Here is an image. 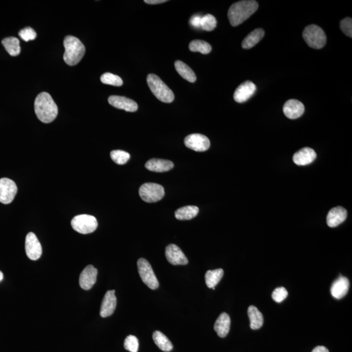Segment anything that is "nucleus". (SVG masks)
<instances>
[{"instance_id": "obj_1", "label": "nucleus", "mask_w": 352, "mask_h": 352, "mask_svg": "<svg viewBox=\"0 0 352 352\" xmlns=\"http://www.w3.org/2000/svg\"><path fill=\"white\" fill-rule=\"evenodd\" d=\"M34 108L37 118L43 123H51L57 117V104L48 93L42 92L37 95Z\"/></svg>"}, {"instance_id": "obj_2", "label": "nucleus", "mask_w": 352, "mask_h": 352, "mask_svg": "<svg viewBox=\"0 0 352 352\" xmlns=\"http://www.w3.org/2000/svg\"><path fill=\"white\" fill-rule=\"evenodd\" d=\"M258 9V2L252 0L240 1L233 4L228 12V19L231 25L237 26L242 24L253 15Z\"/></svg>"}, {"instance_id": "obj_3", "label": "nucleus", "mask_w": 352, "mask_h": 352, "mask_svg": "<svg viewBox=\"0 0 352 352\" xmlns=\"http://www.w3.org/2000/svg\"><path fill=\"white\" fill-rule=\"evenodd\" d=\"M64 62L70 66L78 64L85 55L86 48L80 39L76 37L67 36L64 41Z\"/></svg>"}, {"instance_id": "obj_4", "label": "nucleus", "mask_w": 352, "mask_h": 352, "mask_svg": "<svg viewBox=\"0 0 352 352\" xmlns=\"http://www.w3.org/2000/svg\"><path fill=\"white\" fill-rule=\"evenodd\" d=\"M149 88L159 101L170 103L174 101L173 92L165 85L164 82L155 74H150L147 77Z\"/></svg>"}, {"instance_id": "obj_5", "label": "nucleus", "mask_w": 352, "mask_h": 352, "mask_svg": "<svg viewBox=\"0 0 352 352\" xmlns=\"http://www.w3.org/2000/svg\"><path fill=\"white\" fill-rule=\"evenodd\" d=\"M303 37L308 45L312 48L321 49L327 42L325 32L318 25L312 24L305 28Z\"/></svg>"}, {"instance_id": "obj_6", "label": "nucleus", "mask_w": 352, "mask_h": 352, "mask_svg": "<svg viewBox=\"0 0 352 352\" xmlns=\"http://www.w3.org/2000/svg\"><path fill=\"white\" fill-rule=\"evenodd\" d=\"M71 226L77 232L88 234L97 229L98 223L95 216L90 214H79L74 216L71 221Z\"/></svg>"}, {"instance_id": "obj_7", "label": "nucleus", "mask_w": 352, "mask_h": 352, "mask_svg": "<svg viewBox=\"0 0 352 352\" xmlns=\"http://www.w3.org/2000/svg\"><path fill=\"white\" fill-rule=\"evenodd\" d=\"M139 195L144 202L154 203L159 201L165 196L162 185L154 183L143 184L139 188Z\"/></svg>"}, {"instance_id": "obj_8", "label": "nucleus", "mask_w": 352, "mask_h": 352, "mask_svg": "<svg viewBox=\"0 0 352 352\" xmlns=\"http://www.w3.org/2000/svg\"><path fill=\"white\" fill-rule=\"evenodd\" d=\"M137 265H138L140 277L143 283L151 290H156L158 288L159 283L148 261L144 258H140L137 262Z\"/></svg>"}, {"instance_id": "obj_9", "label": "nucleus", "mask_w": 352, "mask_h": 352, "mask_svg": "<svg viewBox=\"0 0 352 352\" xmlns=\"http://www.w3.org/2000/svg\"><path fill=\"white\" fill-rule=\"evenodd\" d=\"M18 188L16 183L9 178L0 179V202L8 204L13 201Z\"/></svg>"}, {"instance_id": "obj_10", "label": "nucleus", "mask_w": 352, "mask_h": 352, "mask_svg": "<svg viewBox=\"0 0 352 352\" xmlns=\"http://www.w3.org/2000/svg\"><path fill=\"white\" fill-rule=\"evenodd\" d=\"M186 147L191 150L203 152L210 147V141L207 137L201 134H191L186 137L184 141Z\"/></svg>"}, {"instance_id": "obj_11", "label": "nucleus", "mask_w": 352, "mask_h": 352, "mask_svg": "<svg viewBox=\"0 0 352 352\" xmlns=\"http://www.w3.org/2000/svg\"><path fill=\"white\" fill-rule=\"evenodd\" d=\"M25 253L28 257L32 260H37L40 258L42 255V247L36 235L30 232L25 237Z\"/></svg>"}, {"instance_id": "obj_12", "label": "nucleus", "mask_w": 352, "mask_h": 352, "mask_svg": "<svg viewBox=\"0 0 352 352\" xmlns=\"http://www.w3.org/2000/svg\"><path fill=\"white\" fill-rule=\"evenodd\" d=\"M165 255L169 263L174 265H186L188 261L185 254L176 245L170 244L165 251Z\"/></svg>"}, {"instance_id": "obj_13", "label": "nucleus", "mask_w": 352, "mask_h": 352, "mask_svg": "<svg viewBox=\"0 0 352 352\" xmlns=\"http://www.w3.org/2000/svg\"><path fill=\"white\" fill-rule=\"evenodd\" d=\"M256 90V86L251 81H246L240 85L235 90L234 99L235 101L242 103L248 101L253 96Z\"/></svg>"}, {"instance_id": "obj_14", "label": "nucleus", "mask_w": 352, "mask_h": 352, "mask_svg": "<svg viewBox=\"0 0 352 352\" xmlns=\"http://www.w3.org/2000/svg\"><path fill=\"white\" fill-rule=\"evenodd\" d=\"M98 271L92 265H88L81 273L79 284L84 290H89L96 283Z\"/></svg>"}, {"instance_id": "obj_15", "label": "nucleus", "mask_w": 352, "mask_h": 352, "mask_svg": "<svg viewBox=\"0 0 352 352\" xmlns=\"http://www.w3.org/2000/svg\"><path fill=\"white\" fill-rule=\"evenodd\" d=\"M109 102L116 109L124 110L130 113H134L138 110V104L137 102L125 97L112 95L109 98Z\"/></svg>"}, {"instance_id": "obj_16", "label": "nucleus", "mask_w": 352, "mask_h": 352, "mask_svg": "<svg viewBox=\"0 0 352 352\" xmlns=\"http://www.w3.org/2000/svg\"><path fill=\"white\" fill-rule=\"evenodd\" d=\"M284 115L291 120L301 117L305 112L304 104L295 99H290L285 102L283 106Z\"/></svg>"}, {"instance_id": "obj_17", "label": "nucleus", "mask_w": 352, "mask_h": 352, "mask_svg": "<svg viewBox=\"0 0 352 352\" xmlns=\"http://www.w3.org/2000/svg\"><path fill=\"white\" fill-rule=\"evenodd\" d=\"M117 299L115 295V290L107 291L102 300L100 315L102 318L111 316L115 311Z\"/></svg>"}, {"instance_id": "obj_18", "label": "nucleus", "mask_w": 352, "mask_h": 352, "mask_svg": "<svg viewBox=\"0 0 352 352\" xmlns=\"http://www.w3.org/2000/svg\"><path fill=\"white\" fill-rule=\"evenodd\" d=\"M347 218L346 209L341 206L333 207L328 214L327 224L329 227L334 228L344 222Z\"/></svg>"}, {"instance_id": "obj_19", "label": "nucleus", "mask_w": 352, "mask_h": 352, "mask_svg": "<svg viewBox=\"0 0 352 352\" xmlns=\"http://www.w3.org/2000/svg\"><path fill=\"white\" fill-rule=\"evenodd\" d=\"M315 151L310 148H304L293 155V160L295 164L299 166H305L311 164L316 158Z\"/></svg>"}, {"instance_id": "obj_20", "label": "nucleus", "mask_w": 352, "mask_h": 352, "mask_svg": "<svg viewBox=\"0 0 352 352\" xmlns=\"http://www.w3.org/2000/svg\"><path fill=\"white\" fill-rule=\"evenodd\" d=\"M349 282L346 277L340 276L335 280L331 287V293L337 300L342 299L349 290Z\"/></svg>"}, {"instance_id": "obj_21", "label": "nucleus", "mask_w": 352, "mask_h": 352, "mask_svg": "<svg viewBox=\"0 0 352 352\" xmlns=\"http://www.w3.org/2000/svg\"><path fill=\"white\" fill-rule=\"evenodd\" d=\"M174 163L169 160L151 158L146 163L147 169L151 172H165L173 169Z\"/></svg>"}, {"instance_id": "obj_22", "label": "nucleus", "mask_w": 352, "mask_h": 352, "mask_svg": "<svg viewBox=\"0 0 352 352\" xmlns=\"http://www.w3.org/2000/svg\"><path fill=\"white\" fill-rule=\"evenodd\" d=\"M231 320L229 315L226 312H223L216 319L214 325V330L218 333V336L225 338L230 332Z\"/></svg>"}, {"instance_id": "obj_23", "label": "nucleus", "mask_w": 352, "mask_h": 352, "mask_svg": "<svg viewBox=\"0 0 352 352\" xmlns=\"http://www.w3.org/2000/svg\"><path fill=\"white\" fill-rule=\"evenodd\" d=\"M264 35V30L262 29L253 30L242 42V47L244 49H250L254 47L262 40Z\"/></svg>"}, {"instance_id": "obj_24", "label": "nucleus", "mask_w": 352, "mask_h": 352, "mask_svg": "<svg viewBox=\"0 0 352 352\" xmlns=\"http://www.w3.org/2000/svg\"><path fill=\"white\" fill-rule=\"evenodd\" d=\"M199 207L195 206H187L181 207L175 212V216L180 221L191 220L199 214Z\"/></svg>"}, {"instance_id": "obj_25", "label": "nucleus", "mask_w": 352, "mask_h": 352, "mask_svg": "<svg viewBox=\"0 0 352 352\" xmlns=\"http://www.w3.org/2000/svg\"><path fill=\"white\" fill-rule=\"evenodd\" d=\"M175 68H176L179 75L183 77L186 80L189 82V83H193L197 80V76H196L194 71L185 63L178 60V61L175 62Z\"/></svg>"}, {"instance_id": "obj_26", "label": "nucleus", "mask_w": 352, "mask_h": 352, "mask_svg": "<svg viewBox=\"0 0 352 352\" xmlns=\"http://www.w3.org/2000/svg\"><path fill=\"white\" fill-rule=\"evenodd\" d=\"M248 315L250 319V327L252 330H258L262 327L263 317L259 310L255 306H250L248 309Z\"/></svg>"}, {"instance_id": "obj_27", "label": "nucleus", "mask_w": 352, "mask_h": 352, "mask_svg": "<svg viewBox=\"0 0 352 352\" xmlns=\"http://www.w3.org/2000/svg\"><path fill=\"white\" fill-rule=\"evenodd\" d=\"M224 276V271L222 269L209 270L205 276L206 284L207 287L215 290V286L218 285Z\"/></svg>"}, {"instance_id": "obj_28", "label": "nucleus", "mask_w": 352, "mask_h": 352, "mask_svg": "<svg viewBox=\"0 0 352 352\" xmlns=\"http://www.w3.org/2000/svg\"><path fill=\"white\" fill-rule=\"evenodd\" d=\"M2 45L6 48L11 57H16L20 53V41L17 38L14 37H7L2 42Z\"/></svg>"}, {"instance_id": "obj_29", "label": "nucleus", "mask_w": 352, "mask_h": 352, "mask_svg": "<svg viewBox=\"0 0 352 352\" xmlns=\"http://www.w3.org/2000/svg\"><path fill=\"white\" fill-rule=\"evenodd\" d=\"M153 339L157 346L161 350L169 352L173 349V345L166 335L163 334L159 331H155L153 334Z\"/></svg>"}, {"instance_id": "obj_30", "label": "nucleus", "mask_w": 352, "mask_h": 352, "mask_svg": "<svg viewBox=\"0 0 352 352\" xmlns=\"http://www.w3.org/2000/svg\"><path fill=\"white\" fill-rule=\"evenodd\" d=\"M189 49L192 52H199L203 55H207L212 50L211 46L208 43L198 39L191 42Z\"/></svg>"}, {"instance_id": "obj_31", "label": "nucleus", "mask_w": 352, "mask_h": 352, "mask_svg": "<svg viewBox=\"0 0 352 352\" xmlns=\"http://www.w3.org/2000/svg\"><path fill=\"white\" fill-rule=\"evenodd\" d=\"M216 24H218V22H216L215 17L210 14H207V15L202 16L200 28L205 31L211 32L215 29Z\"/></svg>"}, {"instance_id": "obj_32", "label": "nucleus", "mask_w": 352, "mask_h": 352, "mask_svg": "<svg viewBox=\"0 0 352 352\" xmlns=\"http://www.w3.org/2000/svg\"><path fill=\"white\" fill-rule=\"evenodd\" d=\"M111 157L116 164L123 165L126 164L130 158V154L122 150H114L111 151Z\"/></svg>"}, {"instance_id": "obj_33", "label": "nucleus", "mask_w": 352, "mask_h": 352, "mask_svg": "<svg viewBox=\"0 0 352 352\" xmlns=\"http://www.w3.org/2000/svg\"><path fill=\"white\" fill-rule=\"evenodd\" d=\"M101 81L104 85L114 86H121L123 85L122 79L120 76L113 73H106L101 76Z\"/></svg>"}, {"instance_id": "obj_34", "label": "nucleus", "mask_w": 352, "mask_h": 352, "mask_svg": "<svg viewBox=\"0 0 352 352\" xmlns=\"http://www.w3.org/2000/svg\"><path fill=\"white\" fill-rule=\"evenodd\" d=\"M139 347V340L134 335H129L126 338L124 348L130 352H138Z\"/></svg>"}, {"instance_id": "obj_35", "label": "nucleus", "mask_w": 352, "mask_h": 352, "mask_svg": "<svg viewBox=\"0 0 352 352\" xmlns=\"http://www.w3.org/2000/svg\"><path fill=\"white\" fill-rule=\"evenodd\" d=\"M18 35H19L21 39L26 42L34 40L37 37L36 31L30 27L25 28V29L21 30L18 33Z\"/></svg>"}, {"instance_id": "obj_36", "label": "nucleus", "mask_w": 352, "mask_h": 352, "mask_svg": "<svg viewBox=\"0 0 352 352\" xmlns=\"http://www.w3.org/2000/svg\"><path fill=\"white\" fill-rule=\"evenodd\" d=\"M288 291L284 287L277 288L272 293L273 300L277 303L283 302L287 297Z\"/></svg>"}, {"instance_id": "obj_37", "label": "nucleus", "mask_w": 352, "mask_h": 352, "mask_svg": "<svg viewBox=\"0 0 352 352\" xmlns=\"http://www.w3.org/2000/svg\"><path fill=\"white\" fill-rule=\"evenodd\" d=\"M340 29L346 36L352 37V19L350 17L344 18L340 22Z\"/></svg>"}, {"instance_id": "obj_38", "label": "nucleus", "mask_w": 352, "mask_h": 352, "mask_svg": "<svg viewBox=\"0 0 352 352\" xmlns=\"http://www.w3.org/2000/svg\"><path fill=\"white\" fill-rule=\"evenodd\" d=\"M202 17V16L199 15L192 16L190 19V24L195 29H200Z\"/></svg>"}, {"instance_id": "obj_39", "label": "nucleus", "mask_w": 352, "mask_h": 352, "mask_svg": "<svg viewBox=\"0 0 352 352\" xmlns=\"http://www.w3.org/2000/svg\"><path fill=\"white\" fill-rule=\"evenodd\" d=\"M167 0H145V3L150 5H157L167 2Z\"/></svg>"}, {"instance_id": "obj_40", "label": "nucleus", "mask_w": 352, "mask_h": 352, "mask_svg": "<svg viewBox=\"0 0 352 352\" xmlns=\"http://www.w3.org/2000/svg\"><path fill=\"white\" fill-rule=\"evenodd\" d=\"M312 352H330L328 349L325 346H319L313 349Z\"/></svg>"}, {"instance_id": "obj_41", "label": "nucleus", "mask_w": 352, "mask_h": 352, "mask_svg": "<svg viewBox=\"0 0 352 352\" xmlns=\"http://www.w3.org/2000/svg\"><path fill=\"white\" fill-rule=\"evenodd\" d=\"M4 279V274L3 273H2L1 271H0V282L2 281V280Z\"/></svg>"}]
</instances>
